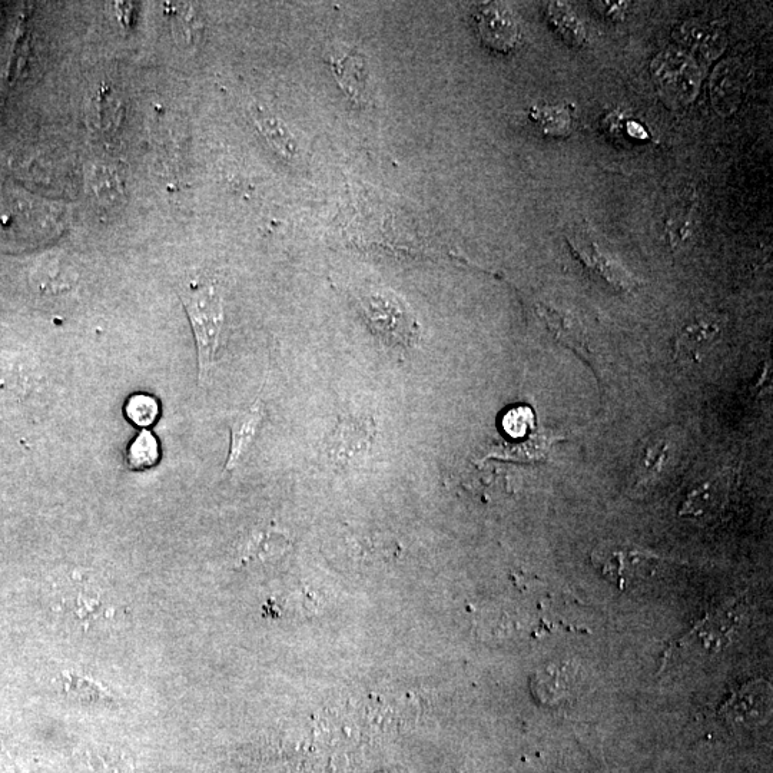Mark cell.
Masks as SVG:
<instances>
[{"instance_id": "cell-11", "label": "cell", "mask_w": 773, "mask_h": 773, "mask_svg": "<svg viewBox=\"0 0 773 773\" xmlns=\"http://www.w3.org/2000/svg\"><path fill=\"white\" fill-rule=\"evenodd\" d=\"M721 328L712 320H698L680 331L675 343L676 356L686 363H698L711 351Z\"/></svg>"}, {"instance_id": "cell-13", "label": "cell", "mask_w": 773, "mask_h": 773, "mask_svg": "<svg viewBox=\"0 0 773 773\" xmlns=\"http://www.w3.org/2000/svg\"><path fill=\"white\" fill-rule=\"evenodd\" d=\"M547 21L553 31L570 46L580 48L586 42V29L575 12L562 2H552L547 5Z\"/></svg>"}, {"instance_id": "cell-22", "label": "cell", "mask_w": 773, "mask_h": 773, "mask_svg": "<svg viewBox=\"0 0 773 773\" xmlns=\"http://www.w3.org/2000/svg\"><path fill=\"white\" fill-rule=\"evenodd\" d=\"M158 403L151 396H134L126 404V416L139 427H148L157 420Z\"/></svg>"}, {"instance_id": "cell-20", "label": "cell", "mask_w": 773, "mask_h": 773, "mask_svg": "<svg viewBox=\"0 0 773 773\" xmlns=\"http://www.w3.org/2000/svg\"><path fill=\"white\" fill-rule=\"evenodd\" d=\"M159 449L157 439L149 431L144 430L134 440L128 450L129 466L132 469H148L157 463Z\"/></svg>"}, {"instance_id": "cell-8", "label": "cell", "mask_w": 773, "mask_h": 773, "mask_svg": "<svg viewBox=\"0 0 773 773\" xmlns=\"http://www.w3.org/2000/svg\"><path fill=\"white\" fill-rule=\"evenodd\" d=\"M481 41L494 51L509 52L519 41V28L512 13L500 6L484 8L477 16Z\"/></svg>"}, {"instance_id": "cell-3", "label": "cell", "mask_w": 773, "mask_h": 773, "mask_svg": "<svg viewBox=\"0 0 773 773\" xmlns=\"http://www.w3.org/2000/svg\"><path fill=\"white\" fill-rule=\"evenodd\" d=\"M593 563L609 582L626 590L655 575L660 559L636 547L606 544L593 553Z\"/></svg>"}, {"instance_id": "cell-19", "label": "cell", "mask_w": 773, "mask_h": 773, "mask_svg": "<svg viewBox=\"0 0 773 773\" xmlns=\"http://www.w3.org/2000/svg\"><path fill=\"white\" fill-rule=\"evenodd\" d=\"M672 446L668 440L655 439L646 444L643 453H640L638 469L643 476H655L666 469L670 461Z\"/></svg>"}, {"instance_id": "cell-14", "label": "cell", "mask_w": 773, "mask_h": 773, "mask_svg": "<svg viewBox=\"0 0 773 773\" xmlns=\"http://www.w3.org/2000/svg\"><path fill=\"white\" fill-rule=\"evenodd\" d=\"M252 114H254L255 124L272 147L283 154V157H294L297 148H295L293 138L288 134L285 126L262 108L252 109Z\"/></svg>"}, {"instance_id": "cell-16", "label": "cell", "mask_w": 773, "mask_h": 773, "mask_svg": "<svg viewBox=\"0 0 773 773\" xmlns=\"http://www.w3.org/2000/svg\"><path fill=\"white\" fill-rule=\"evenodd\" d=\"M333 69L345 91L353 96L363 95L366 74H364V63L361 62L360 56L348 53V55L333 58Z\"/></svg>"}, {"instance_id": "cell-5", "label": "cell", "mask_w": 773, "mask_h": 773, "mask_svg": "<svg viewBox=\"0 0 773 773\" xmlns=\"http://www.w3.org/2000/svg\"><path fill=\"white\" fill-rule=\"evenodd\" d=\"M676 45L685 49L700 63L718 59L728 45L726 33L713 23L689 19L675 28Z\"/></svg>"}, {"instance_id": "cell-10", "label": "cell", "mask_w": 773, "mask_h": 773, "mask_svg": "<svg viewBox=\"0 0 773 773\" xmlns=\"http://www.w3.org/2000/svg\"><path fill=\"white\" fill-rule=\"evenodd\" d=\"M264 417V408L260 401L252 404L248 410L237 414L231 424V447L225 469L238 467L257 437Z\"/></svg>"}, {"instance_id": "cell-17", "label": "cell", "mask_w": 773, "mask_h": 773, "mask_svg": "<svg viewBox=\"0 0 773 773\" xmlns=\"http://www.w3.org/2000/svg\"><path fill=\"white\" fill-rule=\"evenodd\" d=\"M725 494V480L709 481L705 486L690 494L685 506H683L682 513L688 514V516H702L709 509H713L716 504L721 503Z\"/></svg>"}, {"instance_id": "cell-2", "label": "cell", "mask_w": 773, "mask_h": 773, "mask_svg": "<svg viewBox=\"0 0 773 773\" xmlns=\"http://www.w3.org/2000/svg\"><path fill=\"white\" fill-rule=\"evenodd\" d=\"M650 72L666 105L682 108L698 96L705 69L689 52L673 45L653 59Z\"/></svg>"}, {"instance_id": "cell-15", "label": "cell", "mask_w": 773, "mask_h": 773, "mask_svg": "<svg viewBox=\"0 0 773 773\" xmlns=\"http://www.w3.org/2000/svg\"><path fill=\"white\" fill-rule=\"evenodd\" d=\"M89 188L95 198L105 205L118 204L124 194V187L118 174L102 165L92 168L89 174Z\"/></svg>"}, {"instance_id": "cell-23", "label": "cell", "mask_w": 773, "mask_h": 773, "mask_svg": "<svg viewBox=\"0 0 773 773\" xmlns=\"http://www.w3.org/2000/svg\"><path fill=\"white\" fill-rule=\"evenodd\" d=\"M695 209L678 208L668 220V234L673 245L686 244L693 235Z\"/></svg>"}, {"instance_id": "cell-1", "label": "cell", "mask_w": 773, "mask_h": 773, "mask_svg": "<svg viewBox=\"0 0 773 773\" xmlns=\"http://www.w3.org/2000/svg\"><path fill=\"white\" fill-rule=\"evenodd\" d=\"M197 344L199 380L205 383L214 368L220 347L224 307L212 285L189 287L181 294Z\"/></svg>"}, {"instance_id": "cell-26", "label": "cell", "mask_w": 773, "mask_h": 773, "mask_svg": "<svg viewBox=\"0 0 773 773\" xmlns=\"http://www.w3.org/2000/svg\"><path fill=\"white\" fill-rule=\"evenodd\" d=\"M597 12L607 19V21L620 22L625 19L627 11H629V2H595L593 3Z\"/></svg>"}, {"instance_id": "cell-25", "label": "cell", "mask_w": 773, "mask_h": 773, "mask_svg": "<svg viewBox=\"0 0 773 773\" xmlns=\"http://www.w3.org/2000/svg\"><path fill=\"white\" fill-rule=\"evenodd\" d=\"M277 539L278 537H275L272 533L255 534L247 546H245L244 559H262V557L271 556L275 552V547H280L278 544H272L271 546V542Z\"/></svg>"}, {"instance_id": "cell-18", "label": "cell", "mask_w": 773, "mask_h": 773, "mask_svg": "<svg viewBox=\"0 0 773 773\" xmlns=\"http://www.w3.org/2000/svg\"><path fill=\"white\" fill-rule=\"evenodd\" d=\"M122 106L119 99L112 94L111 89L102 88L94 99V109L91 118L94 119L99 131L116 129L121 122Z\"/></svg>"}, {"instance_id": "cell-9", "label": "cell", "mask_w": 773, "mask_h": 773, "mask_svg": "<svg viewBox=\"0 0 773 773\" xmlns=\"http://www.w3.org/2000/svg\"><path fill=\"white\" fill-rule=\"evenodd\" d=\"M739 620L741 615H739L738 606L723 609L702 620L683 640H689L690 645H700V648L708 652H716L729 643L733 632L739 626Z\"/></svg>"}, {"instance_id": "cell-12", "label": "cell", "mask_w": 773, "mask_h": 773, "mask_svg": "<svg viewBox=\"0 0 773 773\" xmlns=\"http://www.w3.org/2000/svg\"><path fill=\"white\" fill-rule=\"evenodd\" d=\"M62 686L66 695L85 705H111L116 702V696L104 683L74 670L62 673Z\"/></svg>"}, {"instance_id": "cell-24", "label": "cell", "mask_w": 773, "mask_h": 773, "mask_svg": "<svg viewBox=\"0 0 773 773\" xmlns=\"http://www.w3.org/2000/svg\"><path fill=\"white\" fill-rule=\"evenodd\" d=\"M534 424L533 411L529 407L519 406L510 408L503 417V430L512 439H522Z\"/></svg>"}, {"instance_id": "cell-21", "label": "cell", "mask_w": 773, "mask_h": 773, "mask_svg": "<svg viewBox=\"0 0 773 773\" xmlns=\"http://www.w3.org/2000/svg\"><path fill=\"white\" fill-rule=\"evenodd\" d=\"M534 122L539 124L546 134L553 136H562L569 134L570 122L569 115L560 108H534L532 112Z\"/></svg>"}, {"instance_id": "cell-7", "label": "cell", "mask_w": 773, "mask_h": 773, "mask_svg": "<svg viewBox=\"0 0 773 773\" xmlns=\"http://www.w3.org/2000/svg\"><path fill=\"white\" fill-rule=\"evenodd\" d=\"M771 686L763 682H753L743 686L723 705V715L741 725H758L765 721L771 712Z\"/></svg>"}, {"instance_id": "cell-6", "label": "cell", "mask_w": 773, "mask_h": 773, "mask_svg": "<svg viewBox=\"0 0 773 773\" xmlns=\"http://www.w3.org/2000/svg\"><path fill=\"white\" fill-rule=\"evenodd\" d=\"M743 91L745 74L741 62L731 58L719 63L709 86L713 109L721 116H731L741 105Z\"/></svg>"}, {"instance_id": "cell-4", "label": "cell", "mask_w": 773, "mask_h": 773, "mask_svg": "<svg viewBox=\"0 0 773 773\" xmlns=\"http://www.w3.org/2000/svg\"><path fill=\"white\" fill-rule=\"evenodd\" d=\"M364 303H366L368 317L378 334L406 347L413 343L417 333L416 325L406 308L401 307L396 298L378 293L370 295Z\"/></svg>"}]
</instances>
